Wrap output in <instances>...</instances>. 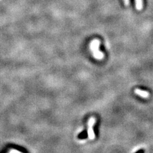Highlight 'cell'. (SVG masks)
Returning a JSON list of instances; mask_svg holds the SVG:
<instances>
[{
    "instance_id": "cell-1",
    "label": "cell",
    "mask_w": 153,
    "mask_h": 153,
    "mask_svg": "<svg viewBox=\"0 0 153 153\" xmlns=\"http://www.w3.org/2000/svg\"><path fill=\"white\" fill-rule=\"evenodd\" d=\"M100 42L97 39L91 42L90 44V49L93 52V55L94 58L97 59H102L104 58V54L100 51L99 47H100Z\"/></svg>"
},
{
    "instance_id": "cell-2",
    "label": "cell",
    "mask_w": 153,
    "mask_h": 153,
    "mask_svg": "<svg viewBox=\"0 0 153 153\" xmlns=\"http://www.w3.org/2000/svg\"><path fill=\"white\" fill-rule=\"evenodd\" d=\"M96 119L94 117H91L90 119L89 120L88 122V137L90 140H93L95 137V135H94V130H93V126L95 124Z\"/></svg>"
},
{
    "instance_id": "cell-3",
    "label": "cell",
    "mask_w": 153,
    "mask_h": 153,
    "mask_svg": "<svg viewBox=\"0 0 153 153\" xmlns=\"http://www.w3.org/2000/svg\"><path fill=\"white\" fill-rule=\"evenodd\" d=\"M135 93L137 95L140 96L142 98H147L149 96V93L147 91H146L141 90L140 89H135Z\"/></svg>"
},
{
    "instance_id": "cell-4",
    "label": "cell",
    "mask_w": 153,
    "mask_h": 153,
    "mask_svg": "<svg viewBox=\"0 0 153 153\" xmlns=\"http://www.w3.org/2000/svg\"><path fill=\"white\" fill-rule=\"evenodd\" d=\"M136 2V8L137 10H140L143 7V3H142V0H135Z\"/></svg>"
},
{
    "instance_id": "cell-5",
    "label": "cell",
    "mask_w": 153,
    "mask_h": 153,
    "mask_svg": "<svg viewBox=\"0 0 153 153\" xmlns=\"http://www.w3.org/2000/svg\"><path fill=\"white\" fill-rule=\"evenodd\" d=\"M124 3H125L126 5H129L130 0H124Z\"/></svg>"
}]
</instances>
